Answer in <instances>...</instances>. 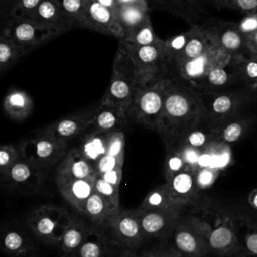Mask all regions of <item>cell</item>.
<instances>
[{"label":"cell","instance_id":"9f6ffc18","mask_svg":"<svg viewBox=\"0 0 257 257\" xmlns=\"http://www.w3.org/2000/svg\"><path fill=\"white\" fill-rule=\"evenodd\" d=\"M115 1H116L117 7L122 5H139L145 8H149L147 0H115Z\"/></svg>","mask_w":257,"mask_h":257},{"label":"cell","instance_id":"5b68a950","mask_svg":"<svg viewBox=\"0 0 257 257\" xmlns=\"http://www.w3.org/2000/svg\"><path fill=\"white\" fill-rule=\"evenodd\" d=\"M195 220L210 251L219 255H227L238 249L239 240L236 224L230 215L217 213L211 220L207 217H195Z\"/></svg>","mask_w":257,"mask_h":257},{"label":"cell","instance_id":"11a10c76","mask_svg":"<svg viewBox=\"0 0 257 257\" xmlns=\"http://www.w3.org/2000/svg\"><path fill=\"white\" fill-rule=\"evenodd\" d=\"M246 47L250 52L257 54V31L246 37Z\"/></svg>","mask_w":257,"mask_h":257},{"label":"cell","instance_id":"8fae6325","mask_svg":"<svg viewBox=\"0 0 257 257\" xmlns=\"http://www.w3.org/2000/svg\"><path fill=\"white\" fill-rule=\"evenodd\" d=\"M202 101L205 118L213 123L221 122L239 114L244 98L234 91L227 92H204L199 93Z\"/></svg>","mask_w":257,"mask_h":257},{"label":"cell","instance_id":"60d3db41","mask_svg":"<svg viewBox=\"0 0 257 257\" xmlns=\"http://www.w3.org/2000/svg\"><path fill=\"white\" fill-rule=\"evenodd\" d=\"M166 145V159H165V178L169 180L175 175L181 173L182 171L189 169L185 163L180 152L172 145Z\"/></svg>","mask_w":257,"mask_h":257},{"label":"cell","instance_id":"e0dca14e","mask_svg":"<svg viewBox=\"0 0 257 257\" xmlns=\"http://www.w3.org/2000/svg\"><path fill=\"white\" fill-rule=\"evenodd\" d=\"M95 108L83 110L81 112L60 118L50 124L45 130L58 140L68 144L69 141L85 133L91 125Z\"/></svg>","mask_w":257,"mask_h":257},{"label":"cell","instance_id":"f1b7e54d","mask_svg":"<svg viewBox=\"0 0 257 257\" xmlns=\"http://www.w3.org/2000/svg\"><path fill=\"white\" fill-rule=\"evenodd\" d=\"M118 210L119 209L112 207L101 196L93 192L85 203L82 215L96 226L104 228L110 217Z\"/></svg>","mask_w":257,"mask_h":257},{"label":"cell","instance_id":"9c48e42d","mask_svg":"<svg viewBox=\"0 0 257 257\" xmlns=\"http://www.w3.org/2000/svg\"><path fill=\"white\" fill-rule=\"evenodd\" d=\"M121 44L125 47L135 64L139 81L160 76L167 77L164 40L146 46H127L123 43Z\"/></svg>","mask_w":257,"mask_h":257},{"label":"cell","instance_id":"d590c367","mask_svg":"<svg viewBox=\"0 0 257 257\" xmlns=\"http://www.w3.org/2000/svg\"><path fill=\"white\" fill-rule=\"evenodd\" d=\"M105 244L100 231L91 228L83 243L74 252L72 257H103Z\"/></svg>","mask_w":257,"mask_h":257},{"label":"cell","instance_id":"bcb514c9","mask_svg":"<svg viewBox=\"0 0 257 257\" xmlns=\"http://www.w3.org/2000/svg\"><path fill=\"white\" fill-rule=\"evenodd\" d=\"M218 176H219V170L217 168L210 167V166L200 167L195 172V178H196L198 189L200 191L209 189L215 183Z\"/></svg>","mask_w":257,"mask_h":257},{"label":"cell","instance_id":"b9f144b4","mask_svg":"<svg viewBox=\"0 0 257 257\" xmlns=\"http://www.w3.org/2000/svg\"><path fill=\"white\" fill-rule=\"evenodd\" d=\"M119 188L104 181L100 176H97L94 181V190L96 194L101 196L115 209H120L119 206Z\"/></svg>","mask_w":257,"mask_h":257},{"label":"cell","instance_id":"30bf717a","mask_svg":"<svg viewBox=\"0 0 257 257\" xmlns=\"http://www.w3.org/2000/svg\"><path fill=\"white\" fill-rule=\"evenodd\" d=\"M104 228L109 231L114 244L127 249L138 248L145 237L136 209H119L110 217Z\"/></svg>","mask_w":257,"mask_h":257},{"label":"cell","instance_id":"ab89813d","mask_svg":"<svg viewBox=\"0 0 257 257\" xmlns=\"http://www.w3.org/2000/svg\"><path fill=\"white\" fill-rule=\"evenodd\" d=\"M65 15L73 21L76 26L87 28L86 7L84 0H56Z\"/></svg>","mask_w":257,"mask_h":257},{"label":"cell","instance_id":"f6af8a7d","mask_svg":"<svg viewBox=\"0 0 257 257\" xmlns=\"http://www.w3.org/2000/svg\"><path fill=\"white\" fill-rule=\"evenodd\" d=\"M22 156L20 147L13 145H2L0 147V173L4 176L13 164Z\"/></svg>","mask_w":257,"mask_h":257},{"label":"cell","instance_id":"f546056e","mask_svg":"<svg viewBox=\"0 0 257 257\" xmlns=\"http://www.w3.org/2000/svg\"><path fill=\"white\" fill-rule=\"evenodd\" d=\"M115 14L119 25L123 30L124 36L133 33L150 18L149 8H145L139 5L118 6L115 10Z\"/></svg>","mask_w":257,"mask_h":257},{"label":"cell","instance_id":"ba28073f","mask_svg":"<svg viewBox=\"0 0 257 257\" xmlns=\"http://www.w3.org/2000/svg\"><path fill=\"white\" fill-rule=\"evenodd\" d=\"M2 33L29 52L47 40L61 34L29 18H9Z\"/></svg>","mask_w":257,"mask_h":257},{"label":"cell","instance_id":"e575fe53","mask_svg":"<svg viewBox=\"0 0 257 257\" xmlns=\"http://www.w3.org/2000/svg\"><path fill=\"white\" fill-rule=\"evenodd\" d=\"M171 207H180V206H177L174 203L171 197V194L164 183L163 185H160L152 189L144 198L143 202L141 203L138 209L139 210H161V209H167Z\"/></svg>","mask_w":257,"mask_h":257},{"label":"cell","instance_id":"7402d4cb","mask_svg":"<svg viewBox=\"0 0 257 257\" xmlns=\"http://www.w3.org/2000/svg\"><path fill=\"white\" fill-rule=\"evenodd\" d=\"M241 61V60H240ZM240 61L227 65L219 66L212 69L201 80L191 85V87L199 93L216 92L219 89L231 84L239 75Z\"/></svg>","mask_w":257,"mask_h":257},{"label":"cell","instance_id":"681fc988","mask_svg":"<svg viewBox=\"0 0 257 257\" xmlns=\"http://www.w3.org/2000/svg\"><path fill=\"white\" fill-rule=\"evenodd\" d=\"M125 138L122 131H114L108 133L106 154L109 156H122L124 155Z\"/></svg>","mask_w":257,"mask_h":257},{"label":"cell","instance_id":"4fadbf2b","mask_svg":"<svg viewBox=\"0 0 257 257\" xmlns=\"http://www.w3.org/2000/svg\"><path fill=\"white\" fill-rule=\"evenodd\" d=\"M182 207L161 210L136 209L145 236L166 237L172 234L179 222Z\"/></svg>","mask_w":257,"mask_h":257},{"label":"cell","instance_id":"9a60e30c","mask_svg":"<svg viewBox=\"0 0 257 257\" xmlns=\"http://www.w3.org/2000/svg\"><path fill=\"white\" fill-rule=\"evenodd\" d=\"M203 27L229 53L243 56L249 52L246 47V38L240 32L237 23L212 19L207 21Z\"/></svg>","mask_w":257,"mask_h":257},{"label":"cell","instance_id":"6da1fadb","mask_svg":"<svg viewBox=\"0 0 257 257\" xmlns=\"http://www.w3.org/2000/svg\"><path fill=\"white\" fill-rule=\"evenodd\" d=\"M205 119V111L199 94L187 83L168 78L165 102L158 133L164 143L174 142Z\"/></svg>","mask_w":257,"mask_h":257},{"label":"cell","instance_id":"7dc6e473","mask_svg":"<svg viewBox=\"0 0 257 257\" xmlns=\"http://www.w3.org/2000/svg\"><path fill=\"white\" fill-rule=\"evenodd\" d=\"M218 8H228L244 14L257 11V0H214Z\"/></svg>","mask_w":257,"mask_h":257},{"label":"cell","instance_id":"94428289","mask_svg":"<svg viewBox=\"0 0 257 257\" xmlns=\"http://www.w3.org/2000/svg\"><path fill=\"white\" fill-rule=\"evenodd\" d=\"M121 257H140V256H137V255H135V254H133V253H131V252H128V251H125V252L121 255Z\"/></svg>","mask_w":257,"mask_h":257},{"label":"cell","instance_id":"ffe728a7","mask_svg":"<svg viewBox=\"0 0 257 257\" xmlns=\"http://www.w3.org/2000/svg\"><path fill=\"white\" fill-rule=\"evenodd\" d=\"M30 19L60 33L76 26V24L65 15L56 0H42Z\"/></svg>","mask_w":257,"mask_h":257},{"label":"cell","instance_id":"836d02e7","mask_svg":"<svg viewBox=\"0 0 257 257\" xmlns=\"http://www.w3.org/2000/svg\"><path fill=\"white\" fill-rule=\"evenodd\" d=\"M29 51L15 44L4 33L0 37V72L3 74L10 69L20 57L27 54Z\"/></svg>","mask_w":257,"mask_h":257},{"label":"cell","instance_id":"1f68e13d","mask_svg":"<svg viewBox=\"0 0 257 257\" xmlns=\"http://www.w3.org/2000/svg\"><path fill=\"white\" fill-rule=\"evenodd\" d=\"M202 122L195 128L191 130L184 137H182L174 142H166V143L184 144V145H188L193 148L199 149L201 151H205L211 144L215 143V138H214L215 124L208 120L207 126L203 127V126H201Z\"/></svg>","mask_w":257,"mask_h":257},{"label":"cell","instance_id":"277c9868","mask_svg":"<svg viewBox=\"0 0 257 257\" xmlns=\"http://www.w3.org/2000/svg\"><path fill=\"white\" fill-rule=\"evenodd\" d=\"M243 56H235L229 53L215 41L200 56L184 61L175 67L168 78L181 80L191 86L206 76L212 69L240 61Z\"/></svg>","mask_w":257,"mask_h":257},{"label":"cell","instance_id":"3957f363","mask_svg":"<svg viewBox=\"0 0 257 257\" xmlns=\"http://www.w3.org/2000/svg\"><path fill=\"white\" fill-rule=\"evenodd\" d=\"M138 85L139 76L135 64L125 47L119 42L112 62L111 79L100 103L116 105L126 110Z\"/></svg>","mask_w":257,"mask_h":257},{"label":"cell","instance_id":"44dd1931","mask_svg":"<svg viewBox=\"0 0 257 257\" xmlns=\"http://www.w3.org/2000/svg\"><path fill=\"white\" fill-rule=\"evenodd\" d=\"M62 198L78 213L82 214L88 198L94 190V181L85 179L55 180Z\"/></svg>","mask_w":257,"mask_h":257},{"label":"cell","instance_id":"f35d334b","mask_svg":"<svg viewBox=\"0 0 257 257\" xmlns=\"http://www.w3.org/2000/svg\"><path fill=\"white\" fill-rule=\"evenodd\" d=\"M239 75L250 90L257 92V54L249 51L242 57Z\"/></svg>","mask_w":257,"mask_h":257},{"label":"cell","instance_id":"ac0fdd59","mask_svg":"<svg viewBox=\"0 0 257 257\" xmlns=\"http://www.w3.org/2000/svg\"><path fill=\"white\" fill-rule=\"evenodd\" d=\"M165 185L177 206L193 205L199 200L200 190L197 187L195 172L190 169H186L166 180Z\"/></svg>","mask_w":257,"mask_h":257},{"label":"cell","instance_id":"8d00e7d4","mask_svg":"<svg viewBox=\"0 0 257 257\" xmlns=\"http://www.w3.org/2000/svg\"><path fill=\"white\" fill-rule=\"evenodd\" d=\"M155 33L150 18L137 28L133 33L120 39V42L127 46H146L161 41Z\"/></svg>","mask_w":257,"mask_h":257},{"label":"cell","instance_id":"8992f818","mask_svg":"<svg viewBox=\"0 0 257 257\" xmlns=\"http://www.w3.org/2000/svg\"><path fill=\"white\" fill-rule=\"evenodd\" d=\"M70 216L58 206L42 205L31 212L27 225L38 240L54 245L58 244Z\"/></svg>","mask_w":257,"mask_h":257},{"label":"cell","instance_id":"7c38bea8","mask_svg":"<svg viewBox=\"0 0 257 257\" xmlns=\"http://www.w3.org/2000/svg\"><path fill=\"white\" fill-rule=\"evenodd\" d=\"M173 235L175 249L184 257H203L210 252L207 241L194 216L183 222H178Z\"/></svg>","mask_w":257,"mask_h":257},{"label":"cell","instance_id":"83f0119b","mask_svg":"<svg viewBox=\"0 0 257 257\" xmlns=\"http://www.w3.org/2000/svg\"><path fill=\"white\" fill-rule=\"evenodd\" d=\"M108 133L91 131L81 140L77 148L80 154L92 165L106 154Z\"/></svg>","mask_w":257,"mask_h":257},{"label":"cell","instance_id":"d6986e66","mask_svg":"<svg viewBox=\"0 0 257 257\" xmlns=\"http://www.w3.org/2000/svg\"><path fill=\"white\" fill-rule=\"evenodd\" d=\"M96 177L93 165L80 154L77 148H73L67 151L60 161L56 170L55 180L85 179L94 181Z\"/></svg>","mask_w":257,"mask_h":257},{"label":"cell","instance_id":"d6a6232c","mask_svg":"<svg viewBox=\"0 0 257 257\" xmlns=\"http://www.w3.org/2000/svg\"><path fill=\"white\" fill-rule=\"evenodd\" d=\"M190 32L185 31L174 35L167 40H164V51H165V59H166V73L167 77L172 68L178 63L180 60L185 47L187 45L189 39Z\"/></svg>","mask_w":257,"mask_h":257},{"label":"cell","instance_id":"4dcf8cb0","mask_svg":"<svg viewBox=\"0 0 257 257\" xmlns=\"http://www.w3.org/2000/svg\"><path fill=\"white\" fill-rule=\"evenodd\" d=\"M2 250L11 257H31L32 245L19 231L8 229L2 236Z\"/></svg>","mask_w":257,"mask_h":257},{"label":"cell","instance_id":"7bdbcfd3","mask_svg":"<svg viewBox=\"0 0 257 257\" xmlns=\"http://www.w3.org/2000/svg\"><path fill=\"white\" fill-rule=\"evenodd\" d=\"M174 146L182 155L185 163L188 168L193 172H196L201 167V158L203 155V151L193 148L188 145L179 144V143H165Z\"/></svg>","mask_w":257,"mask_h":257},{"label":"cell","instance_id":"2e32d148","mask_svg":"<svg viewBox=\"0 0 257 257\" xmlns=\"http://www.w3.org/2000/svg\"><path fill=\"white\" fill-rule=\"evenodd\" d=\"M86 7L87 29L121 39L124 36L115 11L93 0H84Z\"/></svg>","mask_w":257,"mask_h":257},{"label":"cell","instance_id":"db71d44e","mask_svg":"<svg viewBox=\"0 0 257 257\" xmlns=\"http://www.w3.org/2000/svg\"><path fill=\"white\" fill-rule=\"evenodd\" d=\"M140 257H184L178 250L176 249H160L153 250L144 253Z\"/></svg>","mask_w":257,"mask_h":257},{"label":"cell","instance_id":"f5cc1de1","mask_svg":"<svg viewBox=\"0 0 257 257\" xmlns=\"http://www.w3.org/2000/svg\"><path fill=\"white\" fill-rule=\"evenodd\" d=\"M100 177L107 183H109L113 186H116V187H120V183H121V179H122V167H118L114 170H111V171L101 175Z\"/></svg>","mask_w":257,"mask_h":257},{"label":"cell","instance_id":"603a6c76","mask_svg":"<svg viewBox=\"0 0 257 257\" xmlns=\"http://www.w3.org/2000/svg\"><path fill=\"white\" fill-rule=\"evenodd\" d=\"M128 121L130 118L125 109L122 107L100 103L95 107L93 120L89 128H92V131L110 133L121 131Z\"/></svg>","mask_w":257,"mask_h":257},{"label":"cell","instance_id":"680465c9","mask_svg":"<svg viewBox=\"0 0 257 257\" xmlns=\"http://www.w3.org/2000/svg\"><path fill=\"white\" fill-rule=\"evenodd\" d=\"M93 1H95V2H97V3H99V4H101V5H103V6H105V7H108V8H110V9H112V10H116V8H117V5H116V1L115 0H93Z\"/></svg>","mask_w":257,"mask_h":257},{"label":"cell","instance_id":"7a4b0ae2","mask_svg":"<svg viewBox=\"0 0 257 257\" xmlns=\"http://www.w3.org/2000/svg\"><path fill=\"white\" fill-rule=\"evenodd\" d=\"M168 77L160 76L139 81L126 114L131 121L149 130L158 131L162 115Z\"/></svg>","mask_w":257,"mask_h":257},{"label":"cell","instance_id":"6f0895ef","mask_svg":"<svg viewBox=\"0 0 257 257\" xmlns=\"http://www.w3.org/2000/svg\"><path fill=\"white\" fill-rule=\"evenodd\" d=\"M248 203H249V205L253 209L257 210V188L252 190L249 193V195H248Z\"/></svg>","mask_w":257,"mask_h":257},{"label":"cell","instance_id":"91938a15","mask_svg":"<svg viewBox=\"0 0 257 257\" xmlns=\"http://www.w3.org/2000/svg\"><path fill=\"white\" fill-rule=\"evenodd\" d=\"M16 2V0H1V3L3 6H6L8 8V12L10 8L13 6V4Z\"/></svg>","mask_w":257,"mask_h":257},{"label":"cell","instance_id":"4316f807","mask_svg":"<svg viewBox=\"0 0 257 257\" xmlns=\"http://www.w3.org/2000/svg\"><path fill=\"white\" fill-rule=\"evenodd\" d=\"M33 100L30 95L20 89L8 91L3 100V108L7 115L15 120L26 119L33 110Z\"/></svg>","mask_w":257,"mask_h":257},{"label":"cell","instance_id":"52a82bcc","mask_svg":"<svg viewBox=\"0 0 257 257\" xmlns=\"http://www.w3.org/2000/svg\"><path fill=\"white\" fill-rule=\"evenodd\" d=\"M20 149L23 158L43 169L52 167L63 159L67 153V143L42 130L34 138L25 141Z\"/></svg>","mask_w":257,"mask_h":257},{"label":"cell","instance_id":"d4e9b609","mask_svg":"<svg viewBox=\"0 0 257 257\" xmlns=\"http://www.w3.org/2000/svg\"><path fill=\"white\" fill-rule=\"evenodd\" d=\"M215 143L232 144L240 141L248 131L250 121L247 117L237 114L221 122L214 123Z\"/></svg>","mask_w":257,"mask_h":257},{"label":"cell","instance_id":"816d5d0a","mask_svg":"<svg viewBox=\"0 0 257 257\" xmlns=\"http://www.w3.org/2000/svg\"><path fill=\"white\" fill-rule=\"evenodd\" d=\"M240 32L246 37L257 31V11L245 14L237 23Z\"/></svg>","mask_w":257,"mask_h":257},{"label":"cell","instance_id":"ee69618b","mask_svg":"<svg viewBox=\"0 0 257 257\" xmlns=\"http://www.w3.org/2000/svg\"><path fill=\"white\" fill-rule=\"evenodd\" d=\"M42 0H16L8 12L9 18H31Z\"/></svg>","mask_w":257,"mask_h":257},{"label":"cell","instance_id":"484cf974","mask_svg":"<svg viewBox=\"0 0 257 257\" xmlns=\"http://www.w3.org/2000/svg\"><path fill=\"white\" fill-rule=\"evenodd\" d=\"M189 32H190V35H189V39L185 47V50L180 60L178 61V63L172 68L169 74L173 71L175 67H177L182 62L190 59H194L200 56L201 54H203L216 41L215 38L203 26L192 25L191 28L189 29Z\"/></svg>","mask_w":257,"mask_h":257},{"label":"cell","instance_id":"74e56055","mask_svg":"<svg viewBox=\"0 0 257 257\" xmlns=\"http://www.w3.org/2000/svg\"><path fill=\"white\" fill-rule=\"evenodd\" d=\"M159 8L167 9L172 13L186 18L189 22L197 13L201 0H152Z\"/></svg>","mask_w":257,"mask_h":257},{"label":"cell","instance_id":"c3c4849f","mask_svg":"<svg viewBox=\"0 0 257 257\" xmlns=\"http://www.w3.org/2000/svg\"><path fill=\"white\" fill-rule=\"evenodd\" d=\"M123 161H124V155L117 156V157L104 155L93 165V167L96 172V175L101 176L111 170H114L118 167H122Z\"/></svg>","mask_w":257,"mask_h":257},{"label":"cell","instance_id":"5bb4252c","mask_svg":"<svg viewBox=\"0 0 257 257\" xmlns=\"http://www.w3.org/2000/svg\"><path fill=\"white\" fill-rule=\"evenodd\" d=\"M2 180L14 190L37 192L43 182L42 169L21 156L2 176Z\"/></svg>","mask_w":257,"mask_h":257},{"label":"cell","instance_id":"cb8c5ba5","mask_svg":"<svg viewBox=\"0 0 257 257\" xmlns=\"http://www.w3.org/2000/svg\"><path fill=\"white\" fill-rule=\"evenodd\" d=\"M90 230L91 227H89L78 217L70 216L57 244L61 252L63 254L72 256L78 247L83 243Z\"/></svg>","mask_w":257,"mask_h":257},{"label":"cell","instance_id":"f907efd6","mask_svg":"<svg viewBox=\"0 0 257 257\" xmlns=\"http://www.w3.org/2000/svg\"><path fill=\"white\" fill-rule=\"evenodd\" d=\"M239 248L244 253L257 257V227L247 224V230L243 235ZM238 248V249H239Z\"/></svg>","mask_w":257,"mask_h":257}]
</instances>
